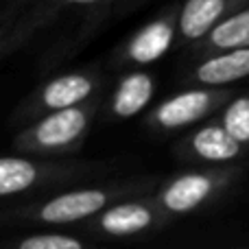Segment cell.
<instances>
[{"mask_svg":"<svg viewBox=\"0 0 249 249\" xmlns=\"http://www.w3.org/2000/svg\"><path fill=\"white\" fill-rule=\"evenodd\" d=\"M88 118H90V112L77 107V105L57 109L55 114L46 116L22 138L29 142L24 146L26 149H31V146L33 149H66L83 136L88 127Z\"/></svg>","mask_w":249,"mask_h":249,"instance_id":"1","label":"cell"},{"mask_svg":"<svg viewBox=\"0 0 249 249\" xmlns=\"http://www.w3.org/2000/svg\"><path fill=\"white\" fill-rule=\"evenodd\" d=\"M228 177V173H186V175H179L164 188L162 206L175 214L193 212L210 197H214L216 190L225 184Z\"/></svg>","mask_w":249,"mask_h":249,"instance_id":"2","label":"cell"},{"mask_svg":"<svg viewBox=\"0 0 249 249\" xmlns=\"http://www.w3.org/2000/svg\"><path fill=\"white\" fill-rule=\"evenodd\" d=\"M228 99L225 92L212 90H188L168 99L155 112L153 121L162 129H179L190 123L201 121L206 114H210L219 103Z\"/></svg>","mask_w":249,"mask_h":249,"instance_id":"3","label":"cell"},{"mask_svg":"<svg viewBox=\"0 0 249 249\" xmlns=\"http://www.w3.org/2000/svg\"><path fill=\"white\" fill-rule=\"evenodd\" d=\"M105 190H74L51 199L37 210V219L46 223H74L96 214L107 203Z\"/></svg>","mask_w":249,"mask_h":249,"instance_id":"4","label":"cell"},{"mask_svg":"<svg viewBox=\"0 0 249 249\" xmlns=\"http://www.w3.org/2000/svg\"><path fill=\"white\" fill-rule=\"evenodd\" d=\"M243 0H186L179 11V33L186 42L203 39Z\"/></svg>","mask_w":249,"mask_h":249,"instance_id":"5","label":"cell"},{"mask_svg":"<svg viewBox=\"0 0 249 249\" xmlns=\"http://www.w3.org/2000/svg\"><path fill=\"white\" fill-rule=\"evenodd\" d=\"M193 77L195 81L212 88L228 86V83L249 77V46L212 53L206 61L197 66Z\"/></svg>","mask_w":249,"mask_h":249,"instance_id":"6","label":"cell"},{"mask_svg":"<svg viewBox=\"0 0 249 249\" xmlns=\"http://www.w3.org/2000/svg\"><path fill=\"white\" fill-rule=\"evenodd\" d=\"M241 142L221 124L199 129L190 140V149L203 162H232L241 155Z\"/></svg>","mask_w":249,"mask_h":249,"instance_id":"7","label":"cell"},{"mask_svg":"<svg viewBox=\"0 0 249 249\" xmlns=\"http://www.w3.org/2000/svg\"><path fill=\"white\" fill-rule=\"evenodd\" d=\"M173 33H175L173 20H168V18L151 22L149 26H144V29L129 42V48H127L129 59L138 61V64H151V61L160 59V57L171 48Z\"/></svg>","mask_w":249,"mask_h":249,"instance_id":"8","label":"cell"},{"mask_svg":"<svg viewBox=\"0 0 249 249\" xmlns=\"http://www.w3.org/2000/svg\"><path fill=\"white\" fill-rule=\"evenodd\" d=\"M245 46H249V7L225 16L206 35V42H203V51L208 53H221Z\"/></svg>","mask_w":249,"mask_h":249,"instance_id":"9","label":"cell"},{"mask_svg":"<svg viewBox=\"0 0 249 249\" xmlns=\"http://www.w3.org/2000/svg\"><path fill=\"white\" fill-rule=\"evenodd\" d=\"M153 223V212L142 203H123L109 208L99 221V228L112 236H131Z\"/></svg>","mask_w":249,"mask_h":249,"instance_id":"10","label":"cell"},{"mask_svg":"<svg viewBox=\"0 0 249 249\" xmlns=\"http://www.w3.org/2000/svg\"><path fill=\"white\" fill-rule=\"evenodd\" d=\"M153 94V81L149 74L144 72H133L129 77H124L118 86L116 94H114L112 109L116 116L121 118H131L138 112L146 107V103L151 101Z\"/></svg>","mask_w":249,"mask_h":249,"instance_id":"11","label":"cell"},{"mask_svg":"<svg viewBox=\"0 0 249 249\" xmlns=\"http://www.w3.org/2000/svg\"><path fill=\"white\" fill-rule=\"evenodd\" d=\"M94 90L92 79L83 77V74H66L55 81H51L42 92V103L48 109H64L79 105L86 101Z\"/></svg>","mask_w":249,"mask_h":249,"instance_id":"12","label":"cell"},{"mask_svg":"<svg viewBox=\"0 0 249 249\" xmlns=\"http://www.w3.org/2000/svg\"><path fill=\"white\" fill-rule=\"evenodd\" d=\"M39 179V168L24 158H0V197L24 193Z\"/></svg>","mask_w":249,"mask_h":249,"instance_id":"13","label":"cell"},{"mask_svg":"<svg viewBox=\"0 0 249 249\" xmlns=\"http://www.w3.org/2000/svg\"><path fill=\"white\" fill-rule=\"evenodd\" d=\"M221 123L241 144H249V96L234 99L225 107Z\"/></svg>","mask_w":249,"mask_h":249,"instance_id":"14","label":"cell"},{"mask_svg":"<svg viewBox=\"0 0 249 249\" xmlns=\"http://www.w3.org/2000/svg\"><path fill=\"white\" fill-rule=\"evenodd\" d=\"M20 249H81L83 243L79 238L64 236V234H39L29 236L18 243Z\"/></svg>","mask_w":249,"mask_h":249,"instance_id":"15","label":"cell"},{"mask_svg":"<svg viewBox=\"0 0 249 249\" xmlns=\"http://www.w3.org/2000/svg\"><path fill=\"white\" fill-rule=\"evenodd\" d=\"M68 4H96V2H103V0H64Z\"/></svg>","mask_w":249,"mask_h":249,"instance_id":"16","label":"cell"}]
</instances>
